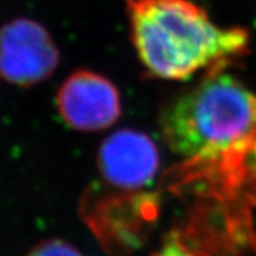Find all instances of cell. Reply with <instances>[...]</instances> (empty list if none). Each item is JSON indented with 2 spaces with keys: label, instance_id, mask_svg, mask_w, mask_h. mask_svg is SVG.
<instances>
[{
  "label": "cell",
  "instance_id": "obj_1",
  "mask_svg": "<svg viewBox=\"0 0 256 256\" xmlns=\"http://www.w3.org/2000/svg\"><path fill=\"white\" fill-rule=\"evenodd\" d=\"M130 34L151 77L186 82L225 72L249 53L244 28H220L192 0H126Z\"/></svg>",
  "mask_w": 256,
  "mask_h": 256
},
{
  "label": "cell",
  "instance_id": "obj_2",
  "mask_svg": "<svg viewBox=\"0 0 256 256\" xmlns=\"http://www.w3.org/2000/svg\"><path fill=\"white\" fill-rule=\"evenodd\" d=\"M160 128L184 158L215 151L255 130L256 94L225 72L205 74L161 110Z\"/></svg>",
  "mask_w": 256,
  "mask_h": 256
},
{
  "label": "cell",
  "instance_id": "obj_3",
  "mask_svg": "<svg viewBox=\"0 0 256 256\" xmlns=\"http://www.w3.org/2000/svg\"><path fill=\"white\" fill-rule=\"evenodd\" d=\"M171 188L216 200H256V128L229 146L184 158L168 171Z\"/></svg>",
  "mask_w": 256,
  "mask_h": 256
},
{
  "label": "cell",
  "instance_id": "obj_4",
  "mask_svg": "<svg viewBox=\"0 0 256 256\" xmlns=\"http://www.w3.org/2000/svg\"><path fill=\"white\" fill-rule=\"evenodd\" d=\"M60 63L53 37L36 20L18 18L0 28V76L10 84L32 87L47 80Z\"/></svg>",
  "mask_w": 256,
  "mask_h": 256
},
{
  "label": "cell",
  "instance_id": "obj_5",
  "mask_svg": "<svg viewBox=\"0 0 256 256\" xmlns=\"http://www.w3.org/2000/svg\"><path fill=\"white\" fill-rule=\"evenodd\" d=\"M58 116L76 131L97 132L110 128L121 116L117 87L92 70H76L60 86L56 96Z\"/></svg>",
  "mask_w": 256,
  "mask_h": 256
},
{
  "label": "cell",
  "instance_id": "obj_6",
  "mask_svg": "<svg viewBox=\"0 0 256 256\" xmlns=\"http://www.w3.org/2000/svg\"><path fill=\"white\" fill-rule=\"evenodd\" d=\"M161 156L154 140L146 132L122 128L101 142L97 165L101 176L118 191L137 192L156 180Z\"/></svg>",
  "mask_w": 256,
  "mask_h": 256
},
{
  "label": "cell",
  "instance_id": "obj_7",
  "mask_svg": "<svg viewBox=\"0 0 256 256\" xmlns=\"http://www.w3.org/2000/svg\"><path fill=\"white\" fill-rule=\"evenodd\" d=\"M151 256H212L205 249L188 242L182 234L170 232L165 235L162 245Z\"/></svg>",
  "mask_w": 256,
  "mask_h": 256
},
{
  "label": "cell",
  "instance_id": "obj_8",
  "mask_svg": "<svg viewBox=\"0 0 256 256\" xmlns=\"http://www.w3.org/2000/svg\"><path fill=\"white\" fill-rule=\"evenodd\" d=\"M28 256H82V254L72 244L62 239H47L37 244Z\"/></svg>",
  "mask_w": 256,
  "mask_h": 256
},
{
  "label": "cell",
  "instance_id": "obj_9",
  "mask_svg": "<svg viewBox=\"0 0 256 256\" xmlns=\"http://www.w3.org/2000/svg\"><path fill=\"white\" fill-rule=\"evenodd\" d=\"M255 202H256V200H255Z\"/></svg>",
  "mask_w": 256,
  "mask_h": 256
}]
</instances>
